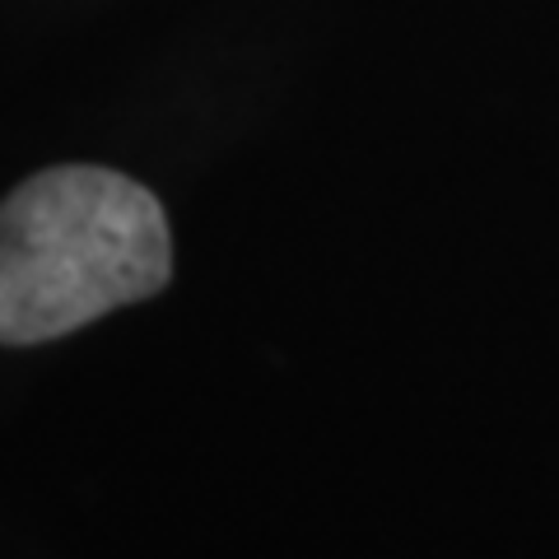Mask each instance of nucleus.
<instances>
[{
	"mask_svg": "<svg viewBox=\"0 0 559 559\" xmlns=\"http://www.w3.org/2000/svg\"><path fill=\"white\" fill-rule=\"evenodd\" d=\"M173 234L150 187L61 164L0 205V345H43L159 294Z\"/></svg>",
	"mask_w": 559,
	"mask_h": 559,
	"instance_id": "nucleus-1",
	"label": "nucleus"
}]
</instances>
